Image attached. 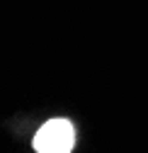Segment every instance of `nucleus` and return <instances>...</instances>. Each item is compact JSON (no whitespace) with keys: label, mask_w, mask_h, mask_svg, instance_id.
Here are the masks:
<instances>
[{"label":"nucleus","mask_w":148,"mask_h":153,"mask_svg":"<svg viewBox=\"0 0 148 153\" xmlns=\"http://www.w3.org/2000/svg\"><path fill=\"white\" fill-rule=\"evenodd\" d=\"M73 143H75V131L66 119L46 122L34 136V151L39 153H68Z\"/></svg>","instance_id":"1"}]
</instances>
